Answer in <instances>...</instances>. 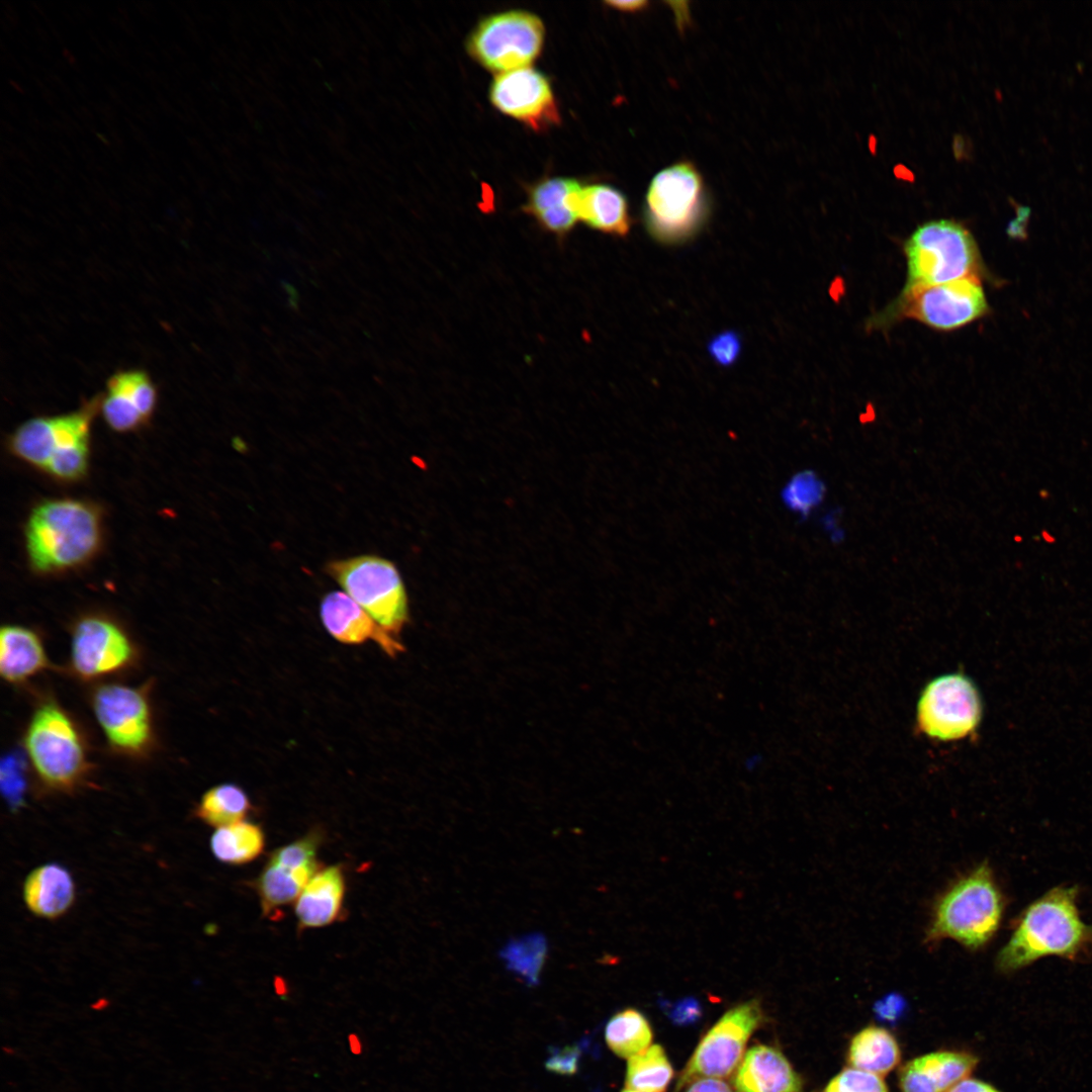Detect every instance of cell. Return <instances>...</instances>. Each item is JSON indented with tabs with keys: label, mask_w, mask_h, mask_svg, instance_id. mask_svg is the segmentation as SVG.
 <instances>
[{
	"label": "cell",
	"mask_w": 1092,
	"mask_h": 1092,
	"mask_svg": "<svg viewBox=\"0 0 1092 1092\" xmlns=\"http://www.w3.org/2000/svg\"><path fill=\"white\" fill-rule=\"evenodd\" d=\"M1077 893L1058 887L1030 904L998 953V968L1012 972L1046 956L1076 960L1092 952V926L1079 916Z\"/></svg>",
	"instance_id": "1"
},
{
	"label": "cell",
	"mask_w": 1092,
	"mask_h": 1092,
	"mask_svg": "<svg viewBox=\"0 0 1092 1092\" xmlns=\"http://www.w3.org/2000/svg\"><path fill=\"white\" fill-rule=\"evenodd\" d=\"M101 537L99 511L72 498L39 504L25 527L28 560L39 573L60 572L86 563L96 554Z\"/></svg>",
	"instance_id": "2"
},
{
	"label": "cell",
	"mask_w": 1092,
	"mask_h": 1092,
	"mask_svg": "<svg viewBox=\"0 0 1092 1092\" xmlns=\"http://www.w3.org/2000/svg\"><path fill=\"white\" fill-rule=\"evenodd\" d=\"M99 405L100 395L74 412L22 423L10 437L12 453L58 479L81 478L88 468L91 425Z\"/></svg>",
	"instance_id": "3"
},
{
	"label": "cell",
	"mask_w": 1092,
	"mask_h": 1092,
	"mask_svg": "<svg viewBox=\"0 0 1092 1092\" xmlns=\"http://www.w3.org/2000/svg\"><path fill=\"white\" fill-rule=\"evenodd\" d=\"M1003 899L991 869L982 864L962 877L935 904L926 940L953 939L971 949L985 945L997 931Z\"/></svg>",
	"instance_id": "4"
},
{
	"label": "cell",
	"mask_w": 1092,
	"mask_h": 1092,
	"mask_svg": "<svg viewBox=\"0 0 1092 1092\" xmlns=\"http://www.w3.org/2000/svg\"><path fill=\"white\" fill-rule=\"evenodd\" d=\"M24 748L34 772L51 789L71 790L89 770L87 748L78 726L54 701H44L33 711L24 734Z\"/></svg>",
	"instance_id": "5"
},
{
	"label": "cell",
	"mask_w": 1092,
	"mask_h": 1092,
	"mask_svg": "<svg viewBox=\"0 0 1092 1092\" xmlns=\"http://www.w3.org/2000/svg\"><path fill=\"white\" fill-rule=\"evenodd\" d=\"M907 264L905 287L947 283L981 275V258L970 231L952 219L926 221L910 235L903 248Z\"/></svg>",
	"instance_id": "6"
},
{
	"label": "cell",
	"mask_w": 1092,
	"mask_h": 1092,
	"mask_svg": "<svg viewBox=\"0 0 1092 1092\" xmlns=\"http://www.w3.org/2000/svg\"><path fill=\"white\" fill-rule=\"evenodd\" d=\"M707 212L704 180L692 163H675L651 180L644 220L655 240L664 244L688 240L702 226Z\"/></svg>",
	"instance_id": "7"
},
{
	"label": "cell",
	"mask_w": 1092,
	"mask_h": 1092,
	"mask_svg": "<svg viewBox=\"0 0 1092 1092\" xmlns=\"http://www.w3.org/2000/svg\"><path fill=\"white\" fill-rule=\"evenodd\" d=\"M326 571L381 628L399 639L408 621V605L403 581L391 561L365 554L330 561Z\"/></svg>",
	"instance_id": "8"
},
{
	"label": "cell",
	"mask_w": 1092,
	"mask_h": 1092,
	"mask_svg": "<svg viewBox=\"0 0 1092 1092\" xmlns=\"http://www.w3.org/2000/svg\"><path fill=\"white\" fill-rule=\"evenodd\" d=\"M988 309L980 278L969 277L942 284L904 287L872 324L882 326L912 318L933 330L949 332L981 318Z\"/></svg>",
	"instance_id": "9"
},
{
	"label": "cell",
	"mask_w": 1092,
	"mask_h": 1092,
	"mask_svg": "<svg viewBox=\"0 0 1092 1092\" xmlns=\"http://www.w3.org/2000/svg\"><path fill=\"white\" fill-rule=\"evenodd\" d=\"M544 25L526 11H507L484 18L471 32L467 49L484 68L499 74L528 67L540 54Z\"/></svg>",
	"instance_id": "10"
},
{
	"label": "cell",
	"mask_w": 1092,
	"mask_h": 1092,
	"mask_svg": "<svg viewBox=\"0 0 1092 1092\" xmlns=\"http://www.w3.org/2000/svg\"><path fill=\"white\" fill-rule=\"evenodd\" d=\"M761 1021L762 1010L756 999L726 1011L700 1040L680 1073L675 1090L698 1079L730 1076L741 1063L746 1043Z\"/></svg>",
	"instance_id": "11"
},
{
	"label": "cell",
	"mask_w": 1092,
	"mask_h": 1092,
	"mask_svg": "<svg viewBox=\"0 0 1092 1092\" xmlns=\"http://www.w3.org/2000/svg\"><path fill=\"white\" fill-rule=\"evenodd\" d=\"M982 703L975 684L964 673H948L930 680L917 702L916 722L928 737L959 740L978 727Z\"/></svg>",
	"instance_id": "12"
},
{
	"label": "cell",
	"mask_w": 1092,
	"mask_h": 1092,
	"mask_svg": "<svg viewBox=\"0 0 1092 1092\" xmlns=\"http://www.w3.org/2000/svg\"><path fill=\"white\" fill-rule=\"evenodd\" d=\"M92 708L114 750L136 757L152 748L153 717L146 687L103 685L92 695Z\"/></svg>",
	"instance_id": "13"
},
{
	"label": "cell",
	"mask_w": 1092,
	"mask_h": 1092,
	"mask_svg": "<svg viewBox=\"0 0 1092 1092\" xmlns=\"http://www.w3.org/2000/svg\"><path fill=\"white\" fill-rule=\"evenodd\" d=\"M322 841V832L313 830L271 852L254 882L266 917L275 919L283 907L295 902L321 869L317 852Z\"/></svg>",
	"instance_id": "14"
},
{
	"label": "cell",
	"mask_w": 1092,
	"mask_h": 1092,
	"mask_svg": "<svg viewBox=\"0 0 1092 1092\" xmlns=\"http://www.w3.org/2000/svg\"><path fill=\"white\" fill-rule=\"evenodd\" d=\"M138 659L136 647L117 623L102 616H87L74 626L71 664L84 679L114 674L129 668Z\"/></svg>",
	"instance_id": "15"
},
{
	"label": "cell",
	"mask_w": 1092,
	"mask_h": 1092,
	"mask_svg": "<svg viewBox=\"0 0 1092 1092\" xmlns=\"http://www.w3.org/2000/svg\"><path fill=\"white\" fill-rule=\"evenodd\" d=\"M489 98L499 111L534 130L546 129L560 121L548 79L530 67L497 75L491 84Z\"/></svg>",
	"instance_id": "16"
},
{
	"label": "cell",
	"mask_w": 1092,
	"mask_h": 1092,
	"mask_svg": "<svg viewBox=\"0 0 1092 1092\" xmlns=\"http://www.w3.org/2000/svg\"><path fill=\"white\" fill-rule=\"evenodd\" d=\"M158 390L151 376L143 370L127 369L113 373L100 395L99 412L115 432H132L153 417Z\"/></svg>",
	"instance_id": "17"
},
{
	"label": "cell",
	"mask_w": 1092,
	"mask_h": 1092,
	"mask_svg": "<svg viewBox=\"0 0 1092 1092\" xmlns=\"http://www.w3.org/2000/svg\"><path fill=\"white\" fill-rule=\"evenodd\" d=\"M320 617L327 632L344 644L374 641L386 654L404 650L400 640L383 628L344 592L327 594L320 604Z\"/></svg>",
	"instance_id": "18"
},
{
	"label": "cell",
	"mask_w": 1092,
	"mask_h": 1092,
	"mask_svg": "<svg viewBox=\"0 0 1092 1092\" xmlns=\"http://www.w3.org/2000/svg\"><path fill=\"white\" fill-rule=\"evenodd\" d=\"M346 894L342 866L321 868L294 902L298 929L317 928L340 919Z\"/></svg>",
	"instance_id": "19"
},
{
	"label": "cell",
	"mask_w": 1092,
	"mask_h": 1092,
	"mask_svg": "<svg viewBox=\"0 0 1092 1092\" xmlns=\"http://www.w3.org/2000/svg\"><path fill=\"white\" fill-rule=\"evenodd\" d=\"M733 1087L735 1092H799L802 1081L781 1051L757 1044L743 1057Z\"/></svg>",
	"instance_id": "20"
},
{
	"label": "cell",
	"mask_w": 1092,
	"mask_h": 1092,
	"mask_svg": "<svg viewBox=\"0 0 1092 1092\" xmlns=\"http://www.w3.org/2000/svg\"><path fill=\"white\" fill-rule=\"evenodd\" d=\"M978 1063L973 1055L935 1052L908 1062L900 1072L902 1092H946L971 1074Z\"/></svg>",
	"instance_id": "21"
},
{
	"label": "cell",
	"mask_w": 1092,
	"mask_h": 1092,
	"mask_svg": "<svg viewBox=\"0 0 1092 1092\" xmlns=\"http://www.w3.org/2000/svg\"><path fill=\"white\" fill-rule=\"evenodd\" d=\"M580 187L572 179H544L529 190L523 210L544 230L563 240L578 220L574 203Z\"/></svg>",
	"instance_id": "22"
},
{
	"label": "cell",
	"mask_w": 1092,
	"mask_h": 1092,
	"mask_svg": "<svg viewBox=\"0 0 1092 1092\" xmlns=\"http://www.w3.org/2000/svg\"><path fill=\"white\" fill-rule=\"evenodd\" d=\"M75 883L69 871L58 863L34 869L25 879L23 900L35 916L55 919L64 915L75 900Z\"/></svg>",
	"instance_id": "23"
},
{
	"label": "cell",
	"mask_w": 1092,
	"mask_h": 1092,
	"mask_svg": "<svg viewBox=\"0 0 1092 1092\" xmlns=\"http://www.w3.org/2000/svg\"><path fill=\"white\" fill-rule=\"evenodd\" d=\"M39 636L23 626L6 625L0 631V673L10 684H20L48 667Z\"/></svg>",
	"instance_id": "24"
},
{
	"label": "cell",
	"mask_w": 1092,
	"mask_h": 1092,
	"mask_svg": "<svg viewBox=\"0 0 1092 1092\" xmlns=\"http://www.w3.org/2000/svg\"><path fill=\"white\" fill-rule=\"evenodd\" d=\"M575 211L578 220L599 232L623 237L630 231L627 199L612 186H581L575 199Z\"/></svg>",
	"instance_id": "25"
},
{
	"label": "cell",
	"mask_w": 1092,
	"mask_h": 1092,
	"mask_svg": "<svg viewBox=\"0 0 1092 1092\" xmlns=\"http://www.w3.org/2000/svg\"><path fill=\"white\" fill-rule=\"evenodd\" d=\"M900 1049L895 1037L885 1028L868 1026L851 1039L848 1063L851 1068L884 1076L900 1061Z\"/></svg>",
	"instance_id": "26"
},
{
	"label": "cell",
	"mask_w": 1092,
	"mask_h": 1092,
	"mask_svg": "<svg viewBox=\"0 0 1092 1092\" xmlns=\"http://www.w3.org/2000/svg\"><path fill=\"white\" fill-rule=\"evenodd\" d=\"M265 834L260 825L241 821L216 828L210 837V850L219 861L238 866L257 858L264 850Z\"/></svg>",
	"instance_id": "27"
},
{
	"label": "cell",
	"mask_w": 1092,
	"mask_h": 1092,
	"mask_svg": "<svg viewBox=\"0 0 1092 1092\" xmlns=\"http://www.w3.org/2000/svg\"><path fill=\"white\" fill-rule=\"evenodd\" d=\"M251 810L247 793L236 784L225 783L202 795L195 815L207 825L219 828L244 821Z\"/></svg>",
	"instance_id": "28"
},
{
	"label": "cell",
	"mask_w": 1092,
	"mask_h": 1092,
	"mask_svg": "<svg viewBox=\"0 0 1092 1092\" xmlns=\"http://www.w3.org/2000/svg\"><path fill=\"white\" fill-rule=\"evenodd\" d=\"M605 1038L613 1053L630 1059L650 1046L652 1030L640 1011L628 1008L610 1018L606 1025Z\"/></svg>",
	"instance_id": "29"
},
{
	"label": "cell",
	"mask_w": 1092,
	"mask_h": 1092,
	"mask_svg": "<svg viewBox=\"0 0 1092 1092\" xmlns=\"http://www.w3.org/2000/svg\"><path fill=\"white\" fill-rule=\"evenodd\" d=\"M673 1075L672 1066L660 1044L628 1059L626 1088L641 1092H665Z\"/></svg>",
	"instance_id": "30"
},
{
	"label": "cell",
	"mask_w": 1092,
	"mask_h": 1092,
	"mask_svg": "<svg viewBox=\"0 0 1092 1092\" xmlns=\"http://www.w3.org/2000/svg\"><path fill=\"white\" fill-rule=\"evenodd\" d=\"M547 953L546 939L532 933L513 939L500 951L507 968L523 979L528 986L537 985Z\"/></svg>",
	"instance_id": "31"
},
{
	"label": "cell",
	"mask_w": 1092,
	"mask_h": 1092,
	"mask_svg": "<svg viewBox=\"0 0 1092 1092\" xmlns=\"http://www.w3.org/2000/svg\"><path fill=\"white\" fill-rule=\"evenodd\" d=\"M824 486L812 472L794 475L785 485L782 496L785 505L801 515H808L822 500Z\"/></svg>",
	"instance_id": "32"
},
{
	"label": "cell",
	"mask_w": 1092,
	"mask_h": 1092,
	"mask_svg": "<svg viewBox=\"0 0 1092 1092\" xmlns=\"http://www.w3.org/2000/svg\"><path fill=\"white\" fill-rule=\"evenodd\" d=\"M823 1092H888V1088L878 1075L846 1068L828 1083Z\"/></svg>",
	"instance_id": "33"
},
{
	"label": "cell",
	"mask_w": 1092,
	"mask_h": 1092,
	"mask_svg": "<svg viewBox=\"0 0 1092 1092\" xmlns=\"http://www.w3.org/2000/svg\"><path fill=\"white\" fill-rule=\"evenodd\" d=\"M1 787L6 799L12 806H17L25 792V762L18 753H9L2 758Z\"/></svg>",
	"instance_id": "34"
},
{
	"label": "cell",
	"mask_w": 1092,
	"mask_h": 1092,
	"mask_svg": "<svg viewBox=\"0 0 1092 1092\" xmlns=\"http://www.w3.org/2000/svg\"><path fill=\"white\" fill-rule=\"evenodd\" d=\"M707 349L717 364L730 366L736 362L741 353V338L735 331H724L710 340Z\"/></svg>",
	"instance_id": "35"
},
{
	"label": "cell",
	"mask_w": 1092,
	"mask_h": 1092,
	"mask_svg": "<svg viewBox=\"0 0 1092 1092\" xmlns=\"http://www.w3.org/2000/svg\"><path fill=\"white\" fill-rule=\"evenodd\" d=\"M663 1009L669 1019L676 1025H691L699 1020L702 1015L700 1003L693 997H687L675 1003L663 1004Z\"/></svg>",
	"instance_id": "36"
},
{
	"label": "cell",
	"mask_w": 1092,
	"mask_h": 1092,
	"mask_svg": "<svg viewBox=\"0 0 1092 1092\" xmlns=\"http://www.w3.org/2000/svg\"><path fill=\"white\" fill-rule=\"evenodd\" d=\"M581 1050L577 1045L553 1051L546 1061V1068L560 1075H573L578 1067Z\"/></svg>",
	"instance_id": "37"
},
{
	"label": "cell",
	"mask_w": 1092,
	"mask_h": 1092,
	"mask_svg": "<svg viewBox=\"0 0 1092 1092\" xmlns=\"http://www.w3.org/2000/svg\"><path fill=\"white\" fill-rule=\"evenodd\" d=\"M906 1007L907 1003L902 995L891 993L875 1003L874 1012L880 1020L895 1023L903 1016Z\"/></svg>",
	"instance_id": "38"
},
{
	"label": "cell",
	"mask_w": 1092,
	"mask_h": 1092,
	"mask_svg": "<svg viewBox=\"0 0 1092 1092\" xmlns=\"http://www.w3.org/2000/svg\"><path fill=\"white\" fill-rule=\"evenodd\" d=\"M686 1092H733L730 1086L722 1079L702 1078L691 1084Z\"/></svg>",
	"instance_id": "39"
},
{
	"label": "cell",
	"mask_w": 1092,
	"mask_h": 1092,
	"mask_svg": "<svg viewBox=\"0 0 1092 1092\" xmlns=\"http://www.w3.org/2000/svg\"><path fill=\"white\" fill-rule=\"evenodd\" d=\"M946 1092H999L992 1085L983 1081L965 1078L954 1084Z\"/></svg>",
	"instance_id": "40"
},
{
	"label": "cell",
	"mask_w": 1092,
	"mask_h": 1092,
	"mask_svg": "<svg viewBox=\"0 0 1092 1092\" xmlns=\"http://www.w3.org/2000/svg\"><path fill=\"white\" fill-rule=\"evenodd\" d=\"M607 4L609 6H611L612 8H615V9H618V10H621V11H627V12L640 11V10L644 9L648 5V3L646 1H634V0L633 1H609V2H607Z\"/></svg>",
	"instance_id": "41"
},
{
	"label": "cell",
	"mask_w": 1092,
	"mask_h": 1092,
	"mask_svg": "<svg viewBox=\"0 0 1092 1092\" xmlns=\"http://www.w3.org/2000/svg\"><path fill=\"white\" fill-rule=\"evenodd\" d=\"M622 1092H641V1091H636V1090L626 1088Z\"/></svg>",
	"instance_id": "42"
}]
</instances>
